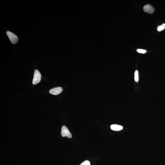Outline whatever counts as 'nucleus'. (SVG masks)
Listing matches in <instances>:
<instances>
[{
  "label": "nucleus",
  "instance_id": "nucleus-1",
  "mask_svg": "<svg viewBox=\"0 0 165 165\" xmlns=\"http://www.w3.org/2000/svg\"><path fill=\"white\" fill-rule=\"evenodd\" d=\"M41 79V76L40 72L38 70H35L33 80V84L34 85L38 84L40 81Z\"/></svg>",
  "mask_w": 165,
  "mask_h": 165
},
{
  "label": "nucleus",
  "instance_id": "nucleus-2",
  "mask_svg": "<svg viewBox=\"0 0 165 165\" xmlns=\"http://www.w3.org/2000/svg\"><path fill=\"white\" fill-rule=\"evenodd\" d=\"M6 33L11 43L13 44H16L18 40V37L16 35L9 31H7Z\"/></svg>",
  "mask_w": 165,
  "mask_h": 165
},
{
  "label": "nucleus",
  "instance_id": "nucleus-3",
  "mask_svg": "<svg viewBox=\"0 0 165 165\" xmlns=\"http://www.w3.org/2000/svg\"><path fill=\"white\" fill-rule=\"evenodd\" d=\"M61 135L63 137H67L68 138H71L72 135L66 126H63L62 129Z\"/></svg>",
  "mask_w": 165,
  "mask_h": 165
},
{
  "label": "nucleus",
  "instance_id": "nucleus-4",
  "mask_svg": "<svg viewBox=\"0 0 165 165\" xmlns=\"http://www.w3.org/2000/svg\"><path fill=\"white\" fill-rule=\"evenodd\" d=\"M63 88L61 87L55 88L51 89L49 93L54 95H58L61 93L63 91Z\"/></svg>",
  "mask_w": 165,
  "mask_h": 165
},
{
  "label": "nucleus",
  "instance_id": "nucleus-5",
  "mask_svg": "<svg viewBox=\"0 0 165 165\" xmlns=\"http://www.w3.org/2000/svg\"><path fill=\"white\" fill-rule=\"evenodd\" d=\"M143 9L145 12L150 14L153 13L154 11V7L151 5L149 4L144 6L143 7Z\"/></svg>",
  "mask_w": 165,
  "mask_h": 165
},
{
  "label": "nucleus",
  "instance_id": "nucleus-6",
  "mask_svg": "<svg viewBox=\"0 0 165 165\" xmlns=\"http://www.w3.org/2000/svg\"><path fill=\"white\" fill-rule=\"evenodd\" d=\"M111 129L112 130L114 131H119L122 130L123 127L121 126L117 125H113L111 126Z\"/></svg>",
  "mask_w": 165,
  "mask_h": 165
},
{
  "label": "nucleus",
  "instance_id": "nucleus-7",
  "mask_svg": "<svg viewBox=\"0 0 165 165\" xmlns=\"http://www.w3.org/2000/svg\"><path fill=\"white\" fill-rule=\"evenodd\" d=\"M165 29V24L164 23L162 25L158 26L157 28V30L158 31H161Z\"/></svg>",
  "mask_w": 165,
  "mask_h": 165
},
{
  "label": "nucleus",
  "instance_id": "nucleus-8",
  "mask_svg": "<svg viewBox=\"0 0 165 165\" xmlns=\"http://www.w3.org/2000/svg\"><path fill=\"white\" fill-rule=\"evenodd\" d=\"M134 79L135 82H138L139 80V73L138 72L137 70L135 71V72Z\"/></svg>",
  "mask_w": 165,
  "mask_h": 165
},
{
  "label": "nucleus",
  "instance_id": "nucleus-9",
  "mask_svg": "<svg viewBox=\"0 0 165 165\" xmlns=\"http://www.w3.org/2000/svg\"><path fill=\"white\" fill-rule=\"evenodd\" d=\"M137 52L141 54H145L147 52V51L146 50L142 49H137Z\"/></svg>",
  "mask_w": 165,
  "mask_h": 165
},
{
  "label": "nucleus",
  "instance_id": "nucleus-10",
  "mask_svg": "<svg viewBox=\"0 0 165 165\" xmlns=\"http://www.w3.org/2000/svg\"><path fill=\"white\" fill-rule=\"evenodd\" d=\"M80 165H90V162L89 161H84Z\"/></svg>",
  "mask_w": 165,
  "mask_h": 165
}]
</instances>
